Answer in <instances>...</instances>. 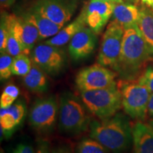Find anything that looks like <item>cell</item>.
Returning <instances> with one entry per match:
<instances>
[{"instance_id":"cell-2","label":"cell","mask_w":153,"mask_h":153,"mask_svg":"<svg viewBox=\"0 0 153 153\" xmlns=\"http://www.w3.org/2000/svg\"><path fill=\"white\" fill-rule=\"evenodd\" d=\"M128 116L118 112L106 119L92 120L89 125L90 137L100 143L109 152H125L133 143L132 126Z\"/></svg>"},{"instance_id":"cell-15","label":"cell","mask_w":153,"mask_h":153,"mask_svg":"<svg viewBox=\"0 0 153 153\" xmlns=\"http://www.w3.org/2000/svg\"><path fill=\"white\" fill-rule=\"evenodd\" d=\"M7 23L8 28L7 52L15 57L24 51L22 25L19 17L14 14L7 15Z\"/></svg>"},{"instance_id":"cell-4","label":"cell","mask_w":153,"mask_h":153,"mask_svg":"<svg viewBox=\"0 0 153 153\" xmlns=\"http://www.w3.org/2000/svg\"><path fill=\"white\" fill-rule=\"evenodd\" d=\"M79 92L82 102L88 111L99 120L112 117L122 107L121 95L118 85Z\"/></svg>"},{"instance_id":"cell-7","label":"cell","mask_w":153,"mask_h":153,"mask_svg":"<svg viewBox=\"0 0 153 153\" xmlns=\"http://www.w3.org/2000/svg\"><path fill=\"white\" fill-rule=\"evenodd\" d=\"M118 74L99 64L82 68L75 76V86L79 91L104 89L117 86Z\"/></svg>"},{"instance_id":"cell-35","label":"cell","mask_w":153,"mask_h":153,"mask_svg":"<svg viewBox=\"0 0 153 153\" xmlns=\"http://www.w3.org/2000/svg\"><path fill=\"white\" fill-rule=\"evenodd\" d=\"M148 124L150 126V127L152 128V130H153V118H151V119L149 120Z\"/></svg>"},{"instance_id":"cell-21","label":"cell","mask_w":153,"mask_h":153,"mask_svg":"<svg viewBox=\"0 0 153 153\" xmlns=\"http://www.w3.org/2000/svg\"><path fill=\"white\" fill-rule=\"evenodd\" d=\"M22 30V41L24 45L23 53L28 55L33 49L36 42L39 40V31L37 27L26 14L19 16Z\"/></svg>"},{"instance_id":"cell-19","label":"cell","mask_w":153,"mask_h":153,"mask_svg":"<svg viewBox=\"0 0 153 153\" xmlns=\"http://www.w3.org/2000/svg\"><path fill=\"white\" fill-rule=\"evenodd\" d=\"M139 10L137 26L153 59V10L143 4Z\"/></svg>"},{"instance_id":"cell-17","label":"cell","mask_w":153,"mask_h":153,"mask_svg":"<svg viewBox=\"0 0 153 153\" xmlns=\"http://www.w3.org/2000/svg\"><path fill=\"white\" fill-rule=\"evenodd\" d=\"M86 26L87 24H86L85 15L82 11L81 14L75 20H74L65 27L63 26V28L56 35L51 38V39L47 40L45 43L48 45H53V46H62L71 41L74 35Z\"/></svg>"},{"instance_id":"cell-30","label":"cell","mask_w":153,"mask_h":153,"mask_svg":"<svg viewBox=\"0 0 153 153\" xmlns=\"http://www.w3.org/2000/svg\"><path fill=\"white\" fill-rule=\"evenodd\" d=\"M51 153H72L70 149L67 146L61 145V146H57L56 148H53Z\"/></svg>"},{"instance_id":"cell-29","label":"cell","mask_w":153,"mask_h":153,"mask_svg":"<svg viewBox=\"0 0 153 153\" xmlns=\"http://www.w3.org/2000/svg\"><path fill=\"white\" fill-rule=\"evenodd\" d=\"M36 153H51L49 143L45 140H40L38 142Z\"/></svg>"},{"instance_id":"cell-23","label":"cell","mask_w":153,"mask_h":153,"mask_svg":"<svg viewBox=\"0 0 153 153\" xmlns=\"http://www.w3.org/2000/svg\"><path fill=\"white\" fill-rule=\"evenodd\" d=\"M75 153H109L107 149L95 139L84 138L76 145Z\"/></svg>"},{"instance_id":"cell-1","label":"cell","mask_w":153,"mask_h":153,"mask_svg":"<svg viewBox=\"0 0 153 153\" xmlns=\"http://www.w3.org/2000/svg\"><path fill=\"white\" fill-rule=\"evenodd\" d=\"M153 60L137 24L124 28L119 59L114 70L122 80H136Z\"/></svg>"},{"instance_id":"cell-8","label":"cell","mask_w":153,"mask_h":153,"mask_svg":"<svg viewBox=\"0 0 153 153\" xmlns=\"http://www.w3.org/2000/svg\"><path fill=\"white\" fill-rule=\"evenodd\" d=\"M124 28L113 20L107 26L101 40L97 62L101 65L114 70L120 54Z\"/></svg>"},{"instance_id":"cell-34","label":"cell","mask_w":153,"mask_h":153,"mask_svg":"<svg viewBox=\"0 0 153 153\" xmlns=\"http://www.w3.org/2000/svg\"><path fill=\"white\" fill-rule=\"evenodd\" d=\"M143 4L148 6L153 10V0H140Z\"/></svg>"},{"instance_id":"cell-14","label":"cell","mask_w":153,"mask_h":153,"mask_svg":"<svg viewBox=\"0 0 153 153\" xmlns=\"http://www.w3.org/2000/svg\"><path fill=\"white\" fill-rule=\"evenodd\" d=\"M134 153H153V130L148 123L137 120L132 126Z\"/></svg>"},{"instance_id":"cell-6","label":"cell","mask_w":153,"mask_h":153,"mask_svg":"<svg viewBox=\"0 0 153 153\" xmlns=\"http://www.w3.org/2000/svg\"><path fill=\"white\" fill-rule=\"evenodd\" d=\"M59 116V104L55 96L38 99L30 108L28 121L34 129L41 133L52 131Z\"/></svg>"},{"instance_id":"cell-16","label":"cell","mask_w":153,"mask_h":153,"mask_svg":"<svg viewBox=\"0 0 153 153\" xmlns=\"http://www.w3.org/2000/svg\"><path fill=\"white\" fill-rule=\"evenodd\" d=\"M36 25L39 31V40L53 37L63 28V25L57 24L47 18L33 7L31 11L25 14Z\"/></svg>"},{"instance_id":"cell-36","label":"cell","mask_w":153,"mask_h":153,"mask_svg":"<svg viewBox=\"0 0 153 153\" xmlns=\"http://www.w3.org/2000/svg\"><path fill=\"white\" fill-rule=\"evenodd\" d=\"M127 1H130V2H135V1H136L137 0H127Z\"/></svg>"},{"instance_id":"cell-9","label":"cell","mask_w":153,"mask_h":153,"mask_svg":"<svg viewBox=\"0 0 153 153\" xmlns=\"http://www.w3.org/2000/svg\"><path fill=\"white\" fill-rule=\"evenodd\" d=\"M31 60L47 74L56 76L65 65V55L58 47L44 43L34 48Z\"/></svg>"},{"instance_id":"cell-28","label":"cell","mask_w":153,"mask_h":153,"mask_svg":"<svg viewBox=\"0 0 153 153\" xmlns=\"http://www.w3.org/2000/svg\"><path fill=\"white\" fill-rule=\"evenodd\" d=\"M12 153H35L33 147L31 145L26 144V143H21L19 144L14 150H13Z\"/></svg>"},{"instance_id":"cell-27","label":"cell","mask_w":153,"mask_h":153,"mask_svg":"<svg viewBox=\"0 0 153 153\" xmlns=\"http://www.w3.org/2000/svg\"><path fill=\"white\" fill-rule=\"evenodd\" d=\"M7 39H8V28H7V14H1L0 25V51L7 52Z\"/></svg>"},{"instance_id":"cell-13","label":"cell","mask_w":153,"mask_h":153,"mask_svg":"<svg viewBox=\"0 0 153 153\" xmlns=\"http://www.w3.org/2000/svg\"><path fill=\"white\" fill-rule=\"evenodd\" d=\"M34 8L52 22L63 26L70 20L72 15L70 6L62 0H39Z\"/></svg>"},{"instance_id":"cell-37","label":"cell","mask_w":153,"mask_h":153,"mask_svg":"<svg viewBox=\"0 0 153 153\" xmlns=\"http://www.w3.org/2000/svg\"><path fill=\"white\" fill-rule=\"evenodd\" d=\"M0 153H5V152H4V150H2V149H1V152H0Z\"/></svg>"},{"instance_id":"cell-3","label":"cell","mask_w":153,"mask_h":153,"mask_svg":"<svg viewBox=\"0 0 153 153\" xmlns=\"http://www.w3.org/2000/svg\"><path fill=\"white\" fill-rule=\"evenodd\" d=\"M87 111L82 99L70 91L64 92L59 101V129L69 135L85 131L91 123Z\"/></svg>"},{"instance_id":"cell-18","label":"cell","mask_w":153,"mask_h":153,"mask_svg":"<svg viewBox=\"0 0 153 153\" xmlns=\"http://www.w3.org/2000/svg\"><path fill=\"white\" fill-rule=\"evenodd\" d=\"M112 16L113 20L126 28L137 24L140 10L136 6L131 4H116Z\"/></svg>"},{"instance_id":"cell-24","label":"cell","mask_w":153,"mask_h":153,"mask_svg":"<svg viewBox=\"0 0 153 153\" xmlns=\"http://www.w3.org/2000/svg\"><path fill=\"white\" fill-rule=\"evenodd\" d=\"M19 95V89L16 85L9 84L6 86L0 97L1 108H7L14 104V101H16Z\"/></svg>"},{"instance_id":"cell-25","label":"cell","mask_w":153,"mask_h":153,"mask_svg":"<svg viewBox=\"0 0 153 153\" xmlns=\"http://www.w3.org/2000/svg\"><path fill=\"white\" fill-rule=\"evenodd\" d=\"M14 57L7 52L1 53L0 56V78L1 80L7 79L12 74L11 68Z\"/></svg>"},{"instance_id":"cell-22","label":"cell","mask_w":153,"mask_h":153,"mask_svg":"<svg viewBox=\"0 0 153 153\" xmlns=\"http://www.w3.org/2000/svg\"><path fill=\"white\" fill-rule=\"evenodd\" d=\"M32 60H30L28 55L22 53L14 57L11 71L12 74L16 76H24L30 72L32 68Z\"/></svg>"},{"instance_id":"cell-10","label":"cell","mask_w":153,"mask_h":153,"mask_svg":"<svg viewBox=\"0 0 153 153\" xmlns=\"http://www.w3.org/2000/svg\"><path fill=\"white\" fill-rule=\"evenodd\" d=\"M116 4L104 1H91L82 11L87 26L96 34L100 33L114 12Z\"/></svg>"},{"instance_id":"cell-11","label":"cell","mask_w":153,"mask_h":153,"mask_svg":"<svg viewBox=\"0 0 153 153\" xmlns=\"http://www.w3.org/2000/svg\"><path fill=\"white\" fill-rule=\"evenodd\" d=\"M97 34L89 27L82 28L77 32L69 44L70 57L74 61L84 60L90 56L97 45Z\"/></svg>"},{"instance_id":"cell-20","label":"cell","mask_w":153,"mask_h":153,"mask_svg":"<svg viewBox=\"0 0 153 153\" xmlns=\"http://www.w3.org/2000/svg\"><path fill=\"white\" fill-rule=\"evenodd\" d=\"M45 74V72L33 63L30 72L24 76L23 82L24 86L32 92H45L48 89V81Z\"/></svg>"},{"instance_id":"cell-32","label":"cell","mask_w":153,"mask_h":153,"mask_svg":"<svg viewBox=\"0 0 153 153\" xmlns=\"http://www.w3.org/2000/svg\"><path fill=\"white\" fill-rule=\"evenodd\" d=\"M148 115L153 118V94H151L148 104Z\"/></svg>"},{"instance_id":"cell-5","label":"cell","mask_w":153,"mask_h":153,"mask_svg":"<svg viewBox=\"0 0 153 153\" xmlns=\"http://www.w3.org/2000/svg\"><path fill=\"white\" fill-rule=\"evenodd\" d=\"M121 95L122 108L132 119L143 120L148 114L150 91L137 80H122L117 83Z\"/></svg>"},{"instance_id":"cell-26","label":"cell","mask_w":153,"mask_h":153,"mask_svg":"<svg viewBox=\"0 0 153 153\" xmlns=\"http://www.w3.org/2000/svg\"><path fill=\"white\" fill-rule=\"evenodd\" d=\"M137 80L153 94V66H147Z\"/></svg>"},{"instance_id":"cell-12","label":"cell","mask_w":153,"mask_h":153,"mask_svg":"<svg viewBox=\"0 0 153 153\" xmlns=\"http://www.w3.org/2000/svg\"><path fill=\"white\" fill-rule=\"evenodd\" d=\"M26 115V105L18 101L7 108L0 110L1 140L8 139L20 126Z\"/></svg>"},{"instance_id":"cell-33","label":"cell","mask_w":153,"mask_h":153,"mask_svg":"<svg viewBox=\"0 0 153 153\" xmlns=\"http://www.w3.org/2000/svg\"><path fill=\"white\" fill-rule=\"evenodd\" d=\"M91 1H104V2H112L114 4L123 3V0H90Z\"/></svg>"},{"instance_id":"cell-31","label":"cell","mask_w":153,"mask_h":153,"mask_svg":"<svg viewBox=\"0 0 153 153\" xmlns=\"http://www.w3.org/2000/svg\"><path fill=\"white\" fill-rule=\"evenodd\" d=\"M15 1H16V0H0L1 10L10 8L11 6L14 4Z\"/></svg>"}]
</instances>
